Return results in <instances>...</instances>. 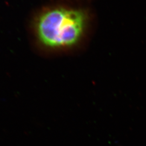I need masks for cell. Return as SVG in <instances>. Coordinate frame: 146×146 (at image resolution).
<instances>
[{
	"instance_id": "obj_1",
	"label": "cell",
	"mask_w": 146,
	"mask_h": 146,
	"mask_svg": "<svg viewBox=\"0 0 146 146\" xmlns=\"http://www.w3.org/2000/svg\"><path fill=\"white\" fill-rule=\"evenodd\" d=\"M85 23L82 11L57 8L42 13L37 20L35 28L38 39L45 46L67 47L78 41Z\"/></svg>"
}]
</instances>
